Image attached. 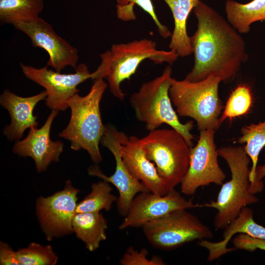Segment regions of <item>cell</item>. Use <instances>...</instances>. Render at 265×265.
Masks as SVG:
<instances>
[{"label": "cell", "instance_id": "1", "mask_svg": "<svg viewBox=\"0 0 265 265\" xmlns=\"http://www.w3.org/2000/svg\"><path fill=\"white\" fill-rule=\"evenodd\" d=\"M193 12L197 28L190 37L194 63L185 79L202 80L210 76L232 81L247 61L243 38L216 11L199 0Z\"/></svg>", "mask_w": 265, "mask_h": 265}, {"label": "cell", "instance_id": "2", "mask_svg": "<svg viewBox=\"0 0 265 265\" xmlns=\"http://www.w3.org/2000/svg\"><path fill=\"white\" fill-rule=\"evenodd\" d=\"M89 92L84 96L77 93L67 102L71 110L68 125L58 135L71 142L75 151L86 150L95 164L102 160L99 145L104 133L100 104L107 87L104 79L93 80Z\"/></svg>", "mask_w": 265, "mask_h": 265}, {"label": "cell", "instance_id": "3", "mask_svg": "<svg viewBox=\"0 0 265 265\" xmlns=\"http://www.w3.org/2000/svg\"><path fill=\"white\" fill-rule=\"evenodd\" d=\"M172 73L171 66H167L159 76L142 83L138 90L130 95L129 102L136 119L145 124L147 130L152 131L166 124L180 133L192 147L194 136L191 131L194 121H180L169 96L173 79Z\"/></svg>", "mask_w": 265, "mask_h": 265}, {"label": "cell", "instance_id": "4", "mask_svg": "<svg viewBox=\"0 0 265 265\" xmlns=\"http://www.w3.org/2000/svg\"><path fill=\"white\" fill-rule=\"evenodd\" d=\"M219 156L227 162L231 179L223 183L216 201L202 205L215 209L213 219L215 230L224 229L240 213L242 209L255 203L258 199L251 191L249 179L251 159L242 146H225L217 149Z\"/></svg>", "mask_w": 265, "mask_h": 265}, {"label": "cell", "instance_id": "5", "mask_svg": "<svg viewBox=\"0 0 265 265\" xmlns=\"http://www.w3.org/2000/svg\"><path fill=\"white\" fill-rule=\"evenodd\" d=\"M220 82L212 75L198 81L173 78L169 93L178 115L192 118L199 131L218 129L224 108L218 93Z\"/></svg>", "mask_w": 265, "mask_h": 265}, {"label": "cell", "instance_id": "6", "mask_svg": "<svg viewBox=\"0 0 265 265\" xmlns=\"http://www.w3.org/2000/svg\"><path fill=\"white\" fill-rule=\"evenodd\" d=\"M148 159L153 162L169 191L181 184L190 163L191 147L173 129H157L140 138Z\"/></svg>", "mask_w": 265, "mask_h": 265}, {"label": "cell", "instance_id": "7", "mask_svg": "<svg viewBox=\"0 0 265 265\" xmlns=\"http://www.w3.org/2000/svg\"><path fill=\"white\" fill-rule=\"evenodd\" d=\"M157 47L154 41L144 38L113 44L106 51L108 60L106 78L113 96L120 101L124 100L126 94L121 88L122 82L129 80L144 60L148 59L156 64L166 62L171 65L178 59L179 56L174 51L158 50Z\"/></svg>", "mask_w": 265, "mask_h": 265}, {"label": "cell", "instance_id": "8", "mask_svg": "<svg viewBox=\"0 0 265 265\" xmlns=\"http://www.w3.org/2000/svg\"><path fill=\"white\" fill-rule=\"evenodd\" d=\"M147 240L155 248L171 250L196 239H209L213 234L207 225L187 210L173 211L142 227Z\"/></svg>", "mask_w": 265, "mask_h": 265}, {"label": "cell", "instance_id": "9", "mask_svg": "<svg viewBox=\"0 0 265 265\" xmlns=\"http://www.w3.org/2000/svg\"><path fill=\"white\" fill-rule=\"evenodd\" d=\"M215 130L200 131L197 143L191 147L186 175L181 183V193L193 195L200 187L211 184L222 185L226 175L219 166L214 142Z\"/></svg>", "mask_w": 265, "mask_h": 265}, {"label": "cell", "instance_id": "10", "mask_svg": "<svg viewBox=\"0 0 265 265\" xmlns=\"http://www.w3.org/2000/svg\"><path fill=\"white\" fill-rule=\"evenodd\" d=\"M20 66L25 77L43 87L47 92L46 106L58 111H64L69 107L67 102L80 90L77 86L86 80L97 79L95 71L91 73L84 63L78 65L74 73L64 74L48 66L36 68L21 63Z\"/></svg>", "mask_w": 265, "mask_h": 265}, {"label": "cell", "instance_id": "11", "mask_svg": "<svg viewBox=\"0 0 265 265\" xmlns=\"http://www.w3.org/2000/svg\"><path fill=\"white\" fill-rule=\"evenodd\" d=\"M80 192L68 180L62 190L50 196L38 198L36 215L47 240L74 232L72 221L76 214L78 194Z\"/></svg>", "mask_w": 265, "mask_h": 265}, {"label": "cell", "instance_id": "12", "mask_svg": "<svg viewBox=\"0 0 265 265\" xmlns=\"http://www.w3.org/2000/svg\"><path fill=\"white\" fill-rule=\"evenodd\" d=\"M124 133L113 125L106 124L101 139L100 143L111 152L115 159L114 173L107 177L97 164L90 166L87 171L90 176L99 177L116 187L119 193L116 201L117 209L122 216L126 215L132 200L138 193L150 191L142 182L132 175L122 160L119 146Z\"/></svg>", "mask_w": 265, "mask_h": 265}, {"label": "cell", "instance_id": "13", "mask_svg": "<svg viewBox=\"0 0 265 265\" xmlns=\"http://www.w3.org/2000/svg\"><path fill=\"white\" fill-rule=\"evenodd\" d=\"M12 25L30 39L33 46L47 52L49 55L47 66H51L59 73L67 66L76 69L79 58L77 49L58 35L50 24L39 17Z\"/></svg>", "mask_w": 265, "mask_h": 265}, {"label": "cell", "instance_id": "14", "mask_svg": "<svg viewBox=\"0 0 265 265\" xmlns=\"http://www.w3.org/2000/svg\"><path fill=\"white\" fill-rule=\"evenodd\" d=\"M199 207H202L201 204L186 199L175 189L164 195L150 191L140 192L132 200L119 228L124 230L130 227H142L147 222L173 211Z\"/></svg>", "mask_w": 265, "mask_h": 265}, {"label": "cell", "instance_id": "15", "mask_svg": "<svg viewBox=\"0 0 265 265\" xmlns=\"http://www.w3.org/2000/svg\"><path fill=\"white\" fill-rule=\"evenodd\" d=\"M58 111L52 110L41 128H30L26 137L17 140L13 147L14 154L33 159L38 173L46 171L52 162H58L63 152V143L59 140L53 141L50 138L52 124Z\"/></svg>", "mask_w": 265, "mask_h": 265}, {"label": "cell", "instance_id": "16", "mask_svg": "<svg viewBox=\"0 0 265 265\" xmlns=\"http://www.w3.org/2000/svg\"><path fill=\"white\" fill-rule=\"evenodd\" d=\"M119 147L122 160L128 170L150 192L164 195L169 191L154 163L147 158L139 138L124 133Z\"/></svg>", "mask_w": 265, "mask_h": 265}, {"label": "cell", "instance_id": "17", "mask_svg": "<svg viewBox=\"0 0 265 265\" xmlns=\"http://www.w3.org/2000/svg\"><path fill=\"white\" fill-rule=\"evenodd\" d=\"M47 96L46 90L34 96L24 97L5 89L0 96V104L6 109L11 117V123L5 126L3 134L10 141L19 140L26 130L37 128V117L33 115L36 105Z\"/></svg>", "mask_w": 265, "mask_h": 265}, {"label": "cell", "instance_id": "18", "mask_svg": "<svg viewBox=\"0 0 265 265\" xmlns=\"http://www.w3.org/2000/svg\"><path fill=\"white\" fill-rule=\"evenodd\" d=\"M167 4L174 19V27L169 45L170 50L179 56L186 57L193 53L186 23L188 16L199 0H163Z\"/></svg>", "mask_w": 265, "mask_h": 265}, {"label": "cell", "instance_id": "19", "mask_svg": "<svg viewBox=\"0 0 265 265\" xmlns=\"http://www.w3.org/2000/svg\"><path fill=\"white\" fill-rule=\"evenodd\" d=\"M253 216L251 209L247 206L243 207L239 214L223 229L222 239L211 242L212 252L218 256L230 252L231 249L227 247V245L233 236L237 233L265 239V227L256 223Z\"/></svg>", "mask_w": 265, "mask_h": 265}, {"label": "cell", "instance_id": "20", "mask_svg": "<svg viewBox=\"0 0 265 265\" xmlns=\"http://www.w3.org/2000/svg\"><path fill=\"white\" fill-rule=\"evenodd\" d=\"M74 233L92 252L106 238L107 221L100 212L77 213L72 221Z\"/></svg>", "mask_w": 265, "mask_h": 265}, {"label": "cell", "instance_id": "21", "mask_svg": "<svg viewBox=\"0 0 265 265\" xmlns=\"http://www.w3.org/2000/svg\"><path fill=\"white\" fill-rule=\"evenodd\" d=\"M225 11L228 22L239 33L246 34L252 23L265 20V0H253L245 4L228 0Z\"/></svg>", "mask_w": 265, "mask_h": 265}, {"label": "cell", "instance_id": "22", "mask_svg": "<svg viewBox=\"0 0 265 265\" xmlns=\"http://www.w3.org/2000/svg\"><path fill=\"white\" fill-rule=\"evenodd\" d=\"M43 8V0H0V21L12 25L33 20Z\"/></svg>", "mask_w": 265, "mask_h": 265}, {"label": "cell", "instance_id": "23", "mask_svg": "<svg viewBox=\"0 0 265 265\" xmlns=\"http://www.w3.org/2000/svg\"><path fill=\"white\" fill-rule=\"evenodd\" d=\"M240 132L241 135L236 142L245 143L244 149L252 162L249 176L251 186L255 181L259 155L265 146V121L245 126L241 128Z\"/></svg>", "mask_w": 265, "mask_h": 265}, {"label": "cell", "instance_id": "24", "mask_svg": "<svg viewBox=\"0 0 265 265\" xmlns=\"http://www.w3.org/2000/svg\"><path fill=\"white\" fill-rule=\"evenodd\" d=\"M112 189L110 184L106 181L93 183L91 192L77 203L76 213L109 211L118 198L111 193Z\"/></svg>", "mask_w": 265, "mask_h": 265}, {"label": "cell", "instance_id": "25", "mask_svg": "<svg viewBox=\"0 0 265 265\" xmlns=\"http://www.w3.org/2000/svg\"><path fill=\"white\" fill-rule=\"evenodd\" d=\"M135 4L149 14L162 37L166 38L171 36L172 33L168 27L159 20L151 0H116V12L117 18L124 22L135 20L136 19L134 11V6Z\"/></svg>", "mask_w": 265, "mask_h": 265}, {"label": "cell", "instance_id": "26", "mask_svg": "<svg viewBox=\"0 0 265 265\" xmlns=\"http://www.w3.org/2000/svg\"><path fill=\"white\" fill-rule=\"evenodd\" d=\"M253 96L250 88L241 84L236 87L230 94L224 110L219 118L220 125L227 119H233L246 114L252 106Z\"/></svg>", "mask_w": 265, "mask_h": 265}, {"label": "cell", "instance_id": "27", "mask_svg": "<svg viewBox=\"0 0 265 265\" xmlns=\"http://www.w3.org/2000/svg\"><path fill=\"white\" fill-rule=\"evenodd\" d=\"M20 265H54L58 257L50 245L32 242L16 251Z\"/></svg>", "mask_w": 265, "mask_h": 265}, {"label": "cell", "instance_id": "28", "mask_svg": "<svg viewBox=\"0 0 265 265\" xmlns=\"http://www.w3.org/2000/svg\"><path fill=\"white\" fill-rule=\"evenodd\" d=\"M148 251L146 248H142L140 251L135 250L132 247H129L124 253L120 260L122 265H164L166 264L158 256H153L148 259Z\"/></svg>", "mask_w": 265, "mask_h": 265}, {"label": "cell", "instance_id": "29", "mask_svg": "<svg viewBox=\"0 0 265 265\" xmlns=\"http://www.w3.org/2000/svg\"><path fill=\"white\" fill-rule=\"evenodd\" d=\"M234 247L253 252L257 249L265 251V239L253 238L244 234H239L233 239Z\"/></svg>", "mask_w": 265, "mask_h": 265}, {"label": "cell", "instance_id": "30", "mask_svg": "<svg viewBox=\"0 0 265 265\" xmlns=\"http://www.w3.org/2000/svg\"><path fill=\"white\" fill-rule=\"evenodd\" d=\"M0 264L1 265H20L16 251L7 243L0 242Z\"/></svg>", "mask_w": 265, "mask_h": 265}, {"label": "cell", "instance_id": "31", "mask_svg": "<svg viewBox=\"0 0 265 265\" xmlns=\"http://www.w3.org/2000/svg\"><path fill=\"white\" fill-rule=\"evenodd\" d=\"M265 177V164L257 166L255 181L251 186V191L254 194L262 191L264 188L262 179Z\"/></svg>", "mask_w": 265, "mask_h": 265}]
</instances>
